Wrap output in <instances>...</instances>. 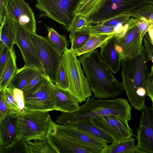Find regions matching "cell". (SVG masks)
<instances>
[{
    "label": "cell",
    "mask_w": 153,
    "mask_h": 153,
    "mask_svg": "<svg viewBox=\"0 0 153 153\" xmlns=\"http://www.w3.org/2000/svg\"><path fill=\"white\" fill-rule=\"evenodd\" d=\"M78 58L94 98L100 100L114 98L124 91L122 82L115 78L103 62L98 50L85 53Z\"/></svg>",
    "instance_id": "cell-1"
},
{
    "label": "cell",
    "mask_w": 153,
    "mask_h": 153,
    "mask_svg": "<svg viewBox=\"0 0 153 153\" xmlns=\"http://www.w3.org/2000/svg\"><path fill=\"white\" fill-rule=\"evenodd\" d=\"M90 97L76 111L61 112L56 118V122L60 125L75 124L82 120L107 115H115L128 122L132 119L131 108L127 99L96 100Z\"/></svg>",
    "instance_id": "cell-2"
},
{
    "label": "cell",
    "mask_w": 153,
    "mask_h": 153,
    "mask_svg": "<svg viewBox=\"0 0 153 153\" xmlns=\"http://www.w3.org/2000/svg\"><path fill=\"white\" fill-rule=\"evenodd\" d=\"M143 46L140 53L129 59H122V83L132 107L138 111L146 107V82L148 73Z\"/></svg>",
    "instance_id": "cell-3"
},
{
    "label": "cell",
    "mask_w": 153,
    "mask_h": 153,
    "mask_svg": "<svg viewBox=\"0 0 153 153\" xmlns=\"http://www.w3.org/2000/svg\"><path fill=\"white\" fill-rule=\"evenodd\" d=\"M62 60L69 79L68 91L79 103L85 101L88 97H91L92 93L75 51L67 48L62 54Z\"/></svg>",
    "instance_id": "cell-4"
},
{
    "label": "cell",
    "mask_w": 153,
    "mask_h": 153,
    "mask_svg": "<svg viewBox=\"0 0 153 153\" xmlns=\"http://www.w3.org/2000/svg\"><path fill=\"white\" fill-rule=\"evenodd\" d=\"M36 0L35 6L39 12V17L49 18L70 31L79 0Z\"/></svg>",
    "instance_id": "cell-5"
},
{
    "label": "cell",
    "mask_w": 153,
    "mask_h": 153,
    "mask_svg": "<svg viewBox=\"0 0 153 153\" xmlns=\"http://www.w3.org/2000/svg\"><path fill=\"white\" fill-rule=\"evenodd\" d=\"M18 118L17 139L27 141L46 136L51 121L48 111L25 110Z\"/></svg>",
    "instance_id": "cell-6"
},
{
    "label": "cell",
    "mask_w": 153,
    "mask_h": 153,
    "mask_svg": "<svg viewBox=\"0 0 153 153\" xmlns=\"http://www.w3.org/2000/svg\"><path fill=\"white\" fill-rule=\"evenodd\" d=\"M46 136L58 153H102L82 143L61 125L52 120Z\"/></svg>",
    "instance_id": "cell-7"
},
{
    "label": "cell",
    "mask_w": 153,
    "mask_h": 153,
    "mask_svg": "<svg viewBox=\"0 0 153 153\" xmlns=\"http://www.w3.org/2000/svg\"><path fill=\"white\" fill-rule=\"evenodd\" d=\"M30 39L36 49L44 73L55 84L58 69L62 55L50 44L47 38L30 33Z\"/></svg>",
    "instance_id": "cell-8"
},
{
    "label": "cell",
    "mask_w": 153,
    "mask_h": 153,
    "mask_svg": "<svg viewBox=\"0 0 153 153\" xmlns=\"http://www.w3.org/2000/svg\"><path fill=\"white\" fill-rule=\"evenodd\" d=\"M52 83L47 77L38 86L24 94L25 110L49 111L55 110Z\"/></svg>",
    "instance_id": "cell-9"
},
{
    "label": "cell",
    "mask_w": 153,
    "mask_h": 153,
    "mask_svg": "<svg viewBox=\"0 0 153 153\" xmlns=\"http://www.w3.org/2000/svg\"><path fill=\"white\" fill-rule=\"evenodd\" d=\"M146 0H103L97 11L87 19L88 25L100 23L117 15L127 13L146 2Z\"/></svg>",
    "instance_id": "cell-10"
},
{
    "label": "cell",
    "mask_w": 153,
    "mask_h": 153,
    "mask_svg": "<svg viewBox=\"0 0 153 153\" xmlns=\"http://www.w3.org/2000/svg\"><path fill=\"white\" fill-rule=\"evenodd\" d=\"M142 41L137 25L129 28L122 36L115 38V48L121 60L131 59L139 55L143 46Z\"/></svg>",
    "instance_id": "cell-11"
},
{
    "label": "cell",
    "mask_w": 153,
    "mask_h": 153,
    "mask_svg": "<svg viewBox=\"0 0 153 153\" xmlns=\"http://www.w3.org/2000/svg\"><path fill=\"white\" fill-rule=\"evenodd\" d=\"M6 15L28 32L36 33V23L34 13L25 0H10Z\"/></svg>",
    "instance_id": "cell-12"
},
{
    "label": "cell",
    "mask_w": 153,
    "mask_h": 153,
    "mask_svg": "<svg viewBox=\"0 0 153 153\" xmlns=\"http://www.w3.org/2000/svg\"><path fill=\"white\" fill-rule=\"evenodd\" d=\"M92 120L94 124L111 135L114 140L129 139L135 136L128 122L117 116H102Z\"/></svg>",
    "instance_id": "cell-13"
},
{
    "label": "cell",
    "mask_w": 153,
    "mask_h": 153,
    "mask_svg": "<svg viewBox=\"0 0 153 153\" xmlns=\"http://www.w3.org/2000/svg\"><path fill=\"white\" fill-rule=\"evenodd\" d=\"M15 25L16 35L15 44L20 50L25 65L34 67L44 74L36 49L30 39V33L18 23L15 22Z\"/></svg>",
    "instance_id": "cell-14"
},
{
    "label": "cell",
    "mask_w": 153,
    "mask_h": 153,
    "mask_svg": "<svg viewBox=\"0 0 153 153\" xmlns=\"http://www.w3.org/2000/svg\"><path fill=\"white\" fill-rule=\"evenodd\" d=\"M137 131V148L142 153H153V105L142 110Z\"/></svg>",
    "instance_id": "cell-15"
},
{
    "label": "cell",
    "mask_w": 153,
    "mask_h": 153,
    "mask_svg": "<svg viewBox=\"0 0 153 153\" xmlns=\"http://www.w3.org/2000/svg\"><path fill=\"white\" fill-rule=\"evenodd\" d=\"M19 115L9 113L0 119V148L9 147L18 140Z\"/></svg>",
    "instance_id": "cell-16"
},
{
    "label": "cell",
    "mask_w": 153,
    "mask_h": 153,
    "mask_svg": "<svg viewBox=\"0 0 153 153\" xmlns=\"http://www.w3.org/2000/svg\"><path fill=\"white\" fill-rule=\"evenodd\" d=\"M52 87L54 100L55 110L70 113L78 109L79 102L69 91L61 88L52 82Z\"/></svg>",
    "instance_id": "cell-17"
},
{
    "label": "cell",
    "mask_w": 153,
    "mask_h": 153,
    "mask_svg": "<svg viewBox=\"0 0 153 153\" xmlns=\"http://www.w3.org/2000/svg\"><path fill=\"white\" fill-rule=\"evenodd\" d=\"M114 36L101 45L100 52L102 61L111 71L115 74L119 71L121 60L114 47Z\"/></svg>",
    "instance_id": "cell-18"
},
{
    "label": "cell",
    "mask_w": 153,
    "mask_h": 153,
    "mask_svg": "<svg viewBox=\"0 0 153 153\" xmlns=\"http://www.w3.org/2000/svg\"><path fill=\"white\" fill-rule=\"evenodd\" d=\"M61 125L82 143L105 153L108 146L105 142L81 129L76 124Z\"/></svg>",
    "instance_id": "cell-19"
},
{
    "label": "cell",
    "mask_w": 153,
    "mask_h": 153,
    "mask_svg": "<svg viewBox=\"0 0 153 153\" xmlns=\"http://www.w3.org/2000/svg\"><path fill=\"white\" fill-rule=\"evenodd\" d=\"M0 91L3 94L10 113L19 114L25 111L24 94L22 90L7 87Z\"/></svg>",
    "instance_id": "cell-20"
},
{
    "label": "cell",
    "mask_w": 153,
    "mask_h": 153,
    "mask_svg": "<svg viewBox=\"0 0 153 153\" xmlns=\"http://www.w3.org/2000/svg\"><path fill=\"white\" fill-rule=\"evenodd\" d=\"M136 19L129 14L124 13L102 21L99 24L114 27L115 36L118 38L123 36L130 27L136 25Z\"/></svg>",
    "instance_id": "cell-21"
},
{
    "label": "cell",
    "mask_w": 153,
    "mask_h": 153,
    "mask_svg": "<svg viewBox=\"0 0 153 153\" xmlns=\"http://www.w3.org/2000/svg\"><path fill=\"white\" fill-rule=\"evenodd\" d=\"M38 71L34 67L25 65L22 68L17 69L7 87L22 90Z\"/></svg>",
    "instance_id": "cell-22"
},
{
    "label": "cell",
    "mask_w": 153,
    "mask_h": 153,
    "mask_svg": "<svg viewBox=\"0 0 153 153\" xmlns=\"http://www.w3.org/2000/svg\"><path fill=\"white\" fill-rule=\"evenodd\" d=\"M15 22L6 15L0 25V43L5 44L10 50L13 49L16 42Z\"/></svg>",
    "instance_id": "cell-23"
},
{
    "label": "cell",
    "mask_w": 153,
    "mask_h": 153,
    "mask_svg": "<svg viewBox=\"0 0 153 153\" xmlns=\"http://www.w3.org/2000/svg\"><path fill=\"white\" fill-rule=\"evenodd\" d=\"M75 124L81 129L107 143H111L114 141L111 135L94 124L92 119L82 120Z\"/></svg>",
    "instance_id": "cell-24"
},
{
    "label": "cell",
    "mask_w": 153,
    "mask_h": 153,
    "mask_svg": "<svg viewBox=\"0 0 153 153\" xmlns=\"http://www.w3.org/2000/svg\"><path fill=\"white\" fill-rule=\"evenodd\" d=\"M114 36V35L113 34H90V37L85 44L82 47L75 51L76 56H79L95 50Z\"/></svg>",
    "instance_id": "cell-25"
},
{
    "label": "cell",
    "mask_w": 153,
    "mask_h": 153,
    "mask_svg": "<svg viewBox=\"0 0 153 153\" xmlns=\"http://www.w3.org/2000/svg\"><path fill=\"white\" fill-rule=\"evenodd\" d=\"M27 142L29 153H58L46 136Z\"/></svg>",
    "instance_id": "cell-26"
},
{
    "label": "cell",
    "mask_w": 153,
    "mask_h": 153,
    "mask_svg": "<svg viewBox=\"0 0 153 153\" xmlns=\"http://www.w3.org/2000/svg\"><path fill=\"white\" fill-rule=\"evenodd\" d=\"M46 27L48 41L59 54L62 55L68 45L66 37L64 35L60 34L53 27Z\"/></svg>",
    "instance_id": "cell-27"
},
{
    "label": "cell",
    "mask_w": 153,
    "mask_h": 153,
    "mask_svg": "<svg viewBox=\"0 0 153 153\" xmlns=\"http://www.w3.org/2000/svg\"><path fill=\"white\" fill-rule=\"evenodd\" d=\"M103 0H79L74 12L88 19L97 10Z\"/></svg>",
    "instance_id": "cell-28"
},
{
    "label": "cell",
    "mask_w": 153,
    "mask_h": 153,
    "mask_svg": "<svg viewBox=\"0 0 153 153\" xmlns=\"http://www.w3.org/2000/svg\"><path fill=\"white\" fill-rule=\"evenodd\" d=\"M16 57L13 50L11 56L3 72L0 74V91L6 88L13 76L17 70Z\"/></svg>",
    "instance_id": "cell-29"
},
{
    "label": "cell",
    "mask_w": 153,
    "mask_h": 153,
    "mask_svg": "<svg viewBox=\"0 0 153 153\" xmlns=\"http://www.w3.org/2000/svg\"><path fill=\"white\" fill-rule=\"evenodd\" d=\"M135 140L133 137L123 140H114L108 146L105 153H129L136 146Z\"/></svg>",
    "instance_id": "cell-30"
},
{
    "label": "cell",
    "mask_w": 153,
    "mask_h": 153,
    "mask_svg": "<svg viewBox=\"0 0 153 153\" xmlns=\"http://www.w3.org/2000/svg\"><path fill=\"white\" fill-rule=\"evenodd\" d=\"M132 17L141 19L153 25V4L145 3L127 13Z\"/></svg>",
    "instance_id": "cell-31"
},
{
    "label": "cell",
    "mask_w": 153,
    "mask_h": 153,
    "mask_svg": "<svg viewBox=\"0 0 153 153\" xmlns=\"http://www.w3.org/2000/svg\"><path fill=\"white\" fill-rule=\"evenodd\" d=\"M70 41L71 48L75 51L82 47L89 39L90 34L79 31L70 30Z\"/></svg>",
    "instance_id": "cell-32"
},
{
    "label": "cell",
    "mask_w": 153,
    "mask_h": 153,
    "mask_svg": "<svg viewBox=\"0 0 153 153\" xmlns=\"http://www.w3.org/2000/svg\"><path fill=\"white\" fill-rule=\"evenodd\" d=\"M76 31H82L89 34H113L115 35V29L114 27L101 24L89 25Z\"/></svg>",
    "instance_id": "cell-33"
},
{
    "label": "cell",
    "mask_w": 153,
    "mask_h": 153,
    "mask_svg": "<svg viewBox=\"0 0 153 153\" xmlns=\"http://www.w3.org/2000/svg\"><path fill=\"white\" fill-rule=\"evenodd\" d=\"M27 142L17 140L9 147L0 148V153H29Z\"/></svg>",
    "instance_id": "cell-34"
},
{
    "label": "cell",
    "mask_w": 153,
    "mask_h": 153,
    "mask_svg": "<svg viewBox=\"0 0 153 153\" xmlns=\"http://www.w3.org/2000/svg\"><path fill=\"white\" fill-rule=\"evenodd\" d=\"M62 60V59L59 66L55 84L61 88L68 90L69 86V79Z\"/></svg>",
    "instance_id": "cell-35"
},
{
    "label": "cell",
    "mask_w": 153,
    "mask_h": 153,
    "mask_svg": "<svg viewBox=\"0 0 153 153\" xmlns=\"http://www.w3.org/2000/svg\"><path fill=\"white\" fill-rule=\"evenodd\" d=\"M47 77L44 73L38 71L22 90L24 94L38 86Z\"/></svg>",
    "instance_id": "cell-36"
},
{
    "label": "cell",
    "mask_w": 153,
    "mask_h": 153,
    "mask_svg": "<svg viewBox=\"0 0 153 153\" xmlns=\"http://www.w3.org/2000/svg\"><path fill=\"white\" fill-rule=\"evenodd\" d=\"M13 50L9 49L5 44L0 43V74L9 60Z\"/></svg>",
    "instance_id": "cell-37"
},
{
    "label": "cell",
    "mask_w": 153,
    "mask_h": 153,
    "mask_svg": "<svg viewBox=\"0 0 153 153\" xmlns=\"http://www.w3.org/2000/svg\"><path fill=\"white\" fill-rule=\"evenodd\" d=\"M143 41L147 61H151L153 63V45L151 42L148 32L144 35Z\"/></svg>",
    "instance_id": "cell-38"
},
{
    "label": "cell",
    "mask_w": 153,
    "mask_h": 153,
    "mask_svg": "<svg viewBox=\"0 0 153 153\" xmlns=\"http://www.w3.org/2000/svg\"><path fill=\"white\" fill-rule=\"evenodd\" d=\"M88 25L87 19L85 17L79 15L76 16L71 25L70 31H76Z\"/></svg>",
    "instance_id": "cell-39"
},
{
    "label": "cell",
    "mask_w": 153,
    "mask_h": 153,
    "mask_svg": "<svg viewBox=\"0 0 153 153\" xmlns=\"http://www.w3.org/2000/svg\"><path fill=\"white\" fill-rule=\"evenodd\" d=\"M146 95L151 99L153 105V65L151 71L148 74L146 82Z\"/></svg>",
    "instance_id": "cell-40"
},
{
    "label": "cell",
    "mask_w": 153,
    "mask_h": 153,
    "mask_svg": "<svg viewBox=\"0 0 153 153\" xmlns=\"http://www.w3.org/2000/svg\"><path fill=\"white\" fill-rule=\"evenodd\" d=\"M136 19V25L139 30L140 38L143 39L144 35L148 32L151 25L145 20Z\"/></svg>",
    "instance_id": "cell-41"
},
{
    "label": "cell",
    "mask_w": 153,
    "mask_h": 153,
    "mask_svg": "<svg viewBox=\"0 0 153 153\" xmlns=\"http://www.w3.org/2000/svg\"><path fill=\"white\" fill-rule=\"evenodd\" d=\"M0 119H1L7 114L10 113V112L5 101L2 92L0 91Z\"/></svg>",
    "instance_id": "cell-42"
},
{
    "label": "cell",
    "mask_w": 153,
    "mask_h": 153,
    "mask_svg": "<svg viewBox=\"0 0 153 153\" xmlns=\"http://www.w3.org/2000/svg\"><path fill=\"white\" fill-rule=\"evenodd\" d=\"M10 0H0V25L3 23L6 16L7 6Z\"/></svg>",
    "instance_id": "cell-43"
},
{
    "label": "cell",
    "mask_w": 153,
    "mask_h": 153,
    "mask_svg": "<svg viewBox=\"0 0 153 153\" xmlns=\"http://www.w3.org/2000/svg\"><path fill=\"white\" fill-rule=\"evenodd\" d=\"M148 32L151 42L153 45V25L149 27Z\"/></svg>",
    "instance_id": "cell-44"
},
{
    "label": "cell",
    "mask_w": 153,
    "mask_h": 153,
    "mask_svg": "<svg viewBox=\"0 0 153 153\" xmlns=\"http://www.w3.org/2000/svg\"><path fill=\"white\" fill-rule=\"evenodd\" d=\"M145 3H148L153 4V0H146Z\"/></svg>",
    "instance_id": "cell-45"
}]
</instances>
